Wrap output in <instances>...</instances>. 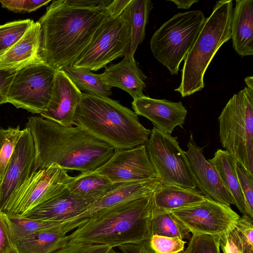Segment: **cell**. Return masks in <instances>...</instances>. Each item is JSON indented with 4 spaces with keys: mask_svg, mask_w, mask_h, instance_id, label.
I'll list each match as a JSON object with an SVG mask.
<instances>
[{
    "mask_svg": "<svg viewBox=\"0 0 253 253\" xmlns=\"http://www.w3.org/2000/svg\"><path fill=\"white\" fill-rule=\"evenodd\" d=\"M130 43V30L127 21L121 15L109 16L71 66L98 70L124 55Z\"/></svg>",
    "mask_w": 253,
    "mask_h": 253,
    "instance_id": "cell-10",
    "label": "cell"
},
{
    "mask_svg": "<svg viewBox=\"0 0 253 253\" xmlns=\"http://www.w3.org/2000/svg\"><path fill=\"white\" fill-rule=\"evenodd\" d=\"M73 125L118 150L146 145L151 131L140 123L134 112L119 102L85 93H82Z\"/></svg>",
    "mask_w": 253,
    "mask_h": 253,
    "instance_id": "cell-4",
    "label": "cell"
},
{
    "mask_svg": "<svg viewBox=\"0 0 253 253\" xmlns=\"http://www.w3.org/2000/svg\"><path fill=\"white\" fill-rule=\"evenodd\" d=\"M50 1V0H0L3 7L15 12L34 11Z\"/></svg>",
    "mask_w": 253,
    "mask_h": 253,
    "instance_id": "cell-38",
    "label": "cell"
},
{
    "mask_svg": "<svg viewBox=\"0 0 253 253\" xmlns=\"http://www.w3.org/2000/svg\"><path fill=\"white\" fill-rule=\"evenodd\" d=\"M60 227L36 232L18 240L14 244L19 253H52L68 241Z\"/></svg>",
    "mask_w": 253,
    "mask_h": 253,
    "instance_id": "cell-27",
    "label": "cell"
},
{
    "mask_svg": "<svg viewBox=\"0 0 253 253\" xmlns=\"http://www.w3.org/2000/svg\"><path fill=\"white\" fill-rule=\"evenodd\" d=\"M219 236L220 247L223 253H244L233 224L227 231Z\"/></svg>",
    "mask_w": 253,
    "mask_h": 253,
    "instance_id": "cell-39",
    "label": "cell"
},
{
    "mask_svg": "<svg viewBox=\"0 0 253 253\" xmlns=\"http://www.w3.org/2000/svg\"><path fill=\"white\" fill-rule=\"evenodd\" d=\"M218 121L222 147L253 174V90L245 87L234 94Z\"/></svg>",
    "mask_w": 253,
    "mask_h": 253,
    "instance_id": "cell-6",
    "label": "cell"
},
{
    "mask_svg": "<svg viewBox=\"0 0 253 253\" xmlns=\"http://www.w3.org/2000/svg\"><path fill=\"white\" fill-rule=\"evenodd\" d=\"M235 51L244 57L253 54V0H236L231 24Z\"/></svg>",
    "mask_w": 253,
    "mask_h": 253,
    "instance_id": "cell-22",
    "label": "cell"
},
{
    "mask_svg": "<svg viewBox=\"0 0 253 253\" xmlns=\"http://www.w3.org/2000/svg\"><path fill=\"white\" fill-rule=\"evenodd\" d=\"M36 151V171L52 164L81 172L103 165L117 149L76 126H65L40 116L28 118Z\"/></svg>",
    "mask_w": 253,
    "mask_h": 253,
    "instance_id": "cell-1",
    "label": "cell"
},
{
    "mask_svg": "<svg viewBox=\"0 0 253 253\" xmlns=\"http://www.w3.org/2000/svg\"><path fill=\"white\" fill-rule=\"evenodd\" d=\"M233 10L232 0L217 1L206 18L192 47L184 60L179 86L174 89L182 97L205 87L204 77L219 48L231 39Z\"/></svg>",
    "mask_w": 253,
    "mask_h": 253,
    "instance_id": "cell-5",
    "label": "cell"
},
{
    "mask_svg": "<svg viewBox=\"0 0 253 253\" xmlns=\"http://www.w3.org/2000/svg\"><path fill=\"white\" fill-rule=\"evenodd\" d=\"M69 5L91 8L106 9L113 0H65Z\"/></svg>",
    "mask_w": 253,
    "mask_h": 253,
    "instance_id": "cell-41",
    "label": "cell"
},
{
    "mask_svg": "<svg viewBox=\"0 0 253 253\" xmlns=\"http://www.w3.org/2000/svg\"><path fill=\"white\" fill-rule=\"evenodd\" d=\"M169 212L192 234L219 235L240 217L230 207L208 198L196 205Z\"/></svg>",
    "mask_w": 253,
    "mask_h": 253,
    "instance_id": "cell-12",
    "label": "cell"
},
{
    "mask_svg": "<svg viewBox=\"0 0 253 253\" xmlns=\"http://www.w3.org/2000/svg\"><path fill=\"white\" fill-rule=\"evenodd\" d=\"M218 172L222 182L230 194L234 205L243 214H247L244 197L237 177L236 159L227 150L218 149L208 160Z\"/></svg>",
    "mask_w": 253,
    "mask_h": 253,
    "instance_id": "cell-24",
    "label": "cell"
},
{
    "mask_svg": "<svg viewBox=\"0 0 253 253\" xmlns=\"http://www.w3.org/2000/svg\"><path fill=\"white\" fill-rule=\"evenodd\" d=\"M3 214L14 246L18 240L29 235L42 230L59 228L61 225V223Z\"/></svg>",
    "mask_w": 253,
    "mask_h": 253,
    "instance_id": "cell-29",
    "label": "cell"
},
{
    "mask_svg": "<svg viewBox=\"0 0 253 253\" xmlns=\"http://www.w3.org/2000/svg\"><path fill=\"white\" fill-rule=\"evenodd\" d=\"M199 10L176 14L155 31L150 40L154 57L177 75L179 65L194 44L206 20Z\"/></svg>",
    "mask_w": 253,
    "mask_h": 253,
    "instance_id": "cell-7",
    "label": "cell"
},
{
    "mask_svg": "<svg viewBox=\"0 0 253 253\" xmlns=\"http://www.w3.org/2000/svg\"><path fill=\"white\" fill-rule=\"evenodd\" d=\"M57 70L44 61L17 71L5 97V103L33 114L44 112L51 98Z\"/></svg>",
    "mask_w": 253,
    "mask_h": 253,
    "instance_id": "cell-8",
    "label": "cell"
},
{
    "mask_svg": "<svg viewBox=\"0 0 253 253\" xmlns=\"http://www.w3.org/2000/svg\"><path fill=\"white\" fill-rule=\"evenodd\" d=\"M13 246L3 214L0 212V253H8Z\"/></svg>",
    "mask_w": 253,
    "mask_h": 253,
    "instance_id": "cell-40",
    "label": "cell"
},
{
    "mask_svg": "<svg viewBox=\"0 0 253 253\" xmlns=\"http://www.w3.org/2000/svg\"><path fill=\"white\" fill-rule=\"evenodd\" d=\"M189 230L171 213L165 212L153 215L151 220L150 236L156 234L169 237L190 240Z\"/></svg>",
    "mask_w": 253,
    "mask_h": 253,
    "instance_id": "cell-30",
    "label": "cell"
},
{
    "mask_svg": "<svg viewBox=\"0 0 253 253\" xmlns=\"http://www.w3.org/2000/svg\"><path fill=\"white\" fill-rule=\"evenodd\" d=\"M124 59L116 64L105 68L101 74L105 82L110 87H117L127 92L135 99L144 96L143 90L145 87L147 79L138 67L134 58L127 49Z\"/></svg>",
    "mask_w": 253,
    "mask_h": 253,
    "instance_id": "cell-20",
    "label": "cell"
},
{
    "mask_svg": "<svg viewBox=\"0 0 253 253\" xmlns=\"http://www.w3.org/2000/svg\"><path fill=\"white\" fill-rule=\"evenodd\" d=\"M122 183H113L95 170L81 172L67 185L73 195L83 198L99 199Z\"/></svg>",
    "mask_w": 253,
    "mask_h": 253,
    "instance_id": "cell-26",
    "label": "cell"
},
{
    "mask_svg": "<svg viewBox=\"0 0 253 253\" xmlns=\"http://www.w3.org/2000/svg\"><path fill=\"white\" fill-rule=\"evenodd\" d=\"M153 193L100 211L66 235L68 241L112 248L139 244L150 237Z\"/></svg>",
    "mask_w": 253,
    "mask_h": 253,
    "instance_id": "cell-3",
    "label": "cell"
},
{
    "mask_svg": "<svg viewBox=\"0 0 253 253\" xmlns=\"http://www.w3.org/2000/svg\"><path fill=\"white\" fill-rule=\"evenodd\" d=\"M168 1H170L174 2L177 6L178 9H189L192 4L198 2L197 0H169Z\"/></svg>",
    "mask_w": 253,
    "mask_h": 253,
    "instance_id": "cell-44",
    "label": "cell"
},
{
    "mask_svg": "<svg viewBox=\"0 0 253 253\" xmlns=\"http://www.w3.org/2000/svg\"><path fill=\"white\" fill-rule=\"evenodd\" d=\"M187 248L182 253H220L218 235L193 234Z\"/></svg>",
    "mask_w": 253,
    "mask_h": 253,
    "instance_id": "cell-34",
    "label": "cell"
},
{
    "mask_svg": "<svg viewBox=\"0 0 253 253\" xmlns=\"http://www.w3.org/2000/svg\"><path fill=\"white\" fill-rule=\"evenodd\" d=\"M8 253H19L17 249L15 246H13L12 249Z\"/></svg>",
    "mask_w": 253,
    "mask_h": 253,
    "instance_id": "cell-46",
    "label": "cell"
},
{
    "mask_svg": "<svg viewBox=\"0 0 253 253\" xmlns=\"http://www.w3.org/2000/svg\"><path fill=\"white\" fill-rule=\"evenodd\" d=\"M96 200L73 195L66 187L60 194L37 205L19 217L62 223L82 213Z\"/></svg>",
    "mask_w": 253,
    "mask_h": 253,
    "instance_id": "cell-19",
    "label": "cell"
},
{
    "mask_svg": "<svg viewBox=\"0 0 253 253\" xmlns=\"http://www.w3.org/2000/svg\"><path fill=\"white\" fill-rule=\"evenodd\" d=\"M113 183H124L157 178L148 158L146 145L117 149L103 165L95 170Z\"/></svg>",
    "mask_w": 253,
    "mask_h": 253,
    "instance_id": "cell-14",
    "label": "cell"
},
{
    "mask_svg": "<svg viewBox=\"0 0 253 253\" xmlns=\"http://www.w3.org/2000/svg\"><path fill=\"white\" fill-rule=\"evenodd\" d=\"M75 85L85 93L103 97L112 95L110 87L101 74L92 73L84 68L68 66L62 69Z\"/></svg>",
    "mask_w": 253,
    "mask_h": 253,
    "instance_id": "cell-28",
    "label": "cell"
},
{
    "mask_svg": "<svg viewBox=\"0 0 253 253\" xmlns=\"http://www.w3.org/2000/svg\"><path fill=\"white\" fill-rule=\"evenodd\" d=\"M82 93L63 70H57L51 98L46 110L40 115L65 126H73Z\"/></svg>",
    "mask_w": 253,
    "mask_h": 253,
    "instance_id": "cell-17",
    "label": "cell"
},
{
    "mask_svg": "<svg viewBox=\"0 0 253 253\" xmlns=\"http://www.w3.org/2000/svg\"><path fill=\"white\" fill-rule=\"evenodd\" d=\"M135 113L150 120L154 127L171 134L175 127L185 123L187 111L181 101L172 102L143 96L131 103Z\"/></svg>",
    "mask_w": 253,
    "mask_h": 253,
    "instance_id": "cell-18",
    "label": "cell"
},
{
    "mask_svg": "<svg viewBox=\"0 0 253 253\" xmlns=\"http://www.w3.org/2000/svg\"><path fill=\"white\" fill-rule=\"evenodd\" d=\"M109 16L106 9L53 0L37 21L41 26L40 57L56 70L72 66Z\"/></svg>",
    "mask_w": 253,
    "mask_h": 253,
    "instance_id": "cell-2",
    "label": "cell"
},
{
    "mask_svg": "<svg viewBox=\"0 0 253 253\" xmlns=\"http://www.w3.org/2000/svg\"><path fill=\"white\" fill-rule=\"evenodd\" d=\"M153 7L150 0H129L120 15L127 21L130 27V43L127 50L132 55L145 38L146 26Z\"/></svg>",
    "mask_w": 253,
    "mask_h": 253,
    "instance_id": "cell-25",
    "label": "cell"
},
{
    "mask_svg": "<svg viewBox=\"0 0 253 253\" xmlns=\"http://www.w3.org/2000/svg\"><path fill=\"white\" fill-rule=\"evenodd\" d=\"M146 147L157 178L162 184L196 189L194 177L184 151L179 145L177 137L154 127Z\"/></svg>",
    "mask_w": 253,
    "mask_h": 253,
    "instance_id": "cell-9",
    "label": "cell"
},
{
    "mask_svg": "<svg viewBox=\"0 0 253 253\" xmlns=\"http://www.w3.org/2000/svg\"><path fill=\"white\" fill-rule=\"evenodd\" d=\"M206 198L198 189L162 184L153 194V215L189 207Z\"/></svg>",
    "mask_w": 253,
    "mask_h": 253,
    "instance_id": "cell-23",
    "label": "cell"
},
{
    "mask_svg": "<svg viewBox=\"0 0 253 253\" xmlns=\"http://www.w3.org/2000/svg\"><path fill=\"white\" fill-rule=\"evenodd\" d=\"M34 22L26 19L0 25V56L21 39Z\"/></svg>",
    "mask_w": 253,
    "mask_h": 253,
    "instance_id": "cell-31",
    "label": "cell"
},
{
    "mask_svg": "<svg viewBox=\"0 0 253 253\" xmlns=\"http://www.w3.org/2000/svg\"><path fill=\"white\" fill-rule=\"evenodd\" d=\"M113 250V248L106 245L68 241L52 253H110Z\"/></svg>",
    "mask_w": 253,
    "mask_h": 253,
    "instance_id": "cell-37",
    "label": "cell"
},
{
    "mask_svg": "<svg viewBox=\"0 0 253 253\" xmlns=\"http://www.w3.org/2000/svg\"><path fill=\"white\" fill-rule=\"evenodd\" d=\"M16 72L0 70V105L5 103L6 95Z\"/></svg>",
    "mask_w": 253,
    "mask_h": 253,
    "instance_id": "cell-42",
    "label": "cell"
},
{
    "mask_svg": "<svg viewBox=\"0 0 253 253\" xmlns=\"http://www.w3.org/2000/svg\"><path fill=\"white\" fill-rule=\"evenodd\" d=\"M24 130H21L19 126L0 128V179Z\"/></svg>",
    "mask_w": 253,
    "mask_h": 253,
    "instance_id": "cell-32",
    "label": "cell"
},
{
    "mask_svg": "<svg viewBox=\"0 0 253 253\" xmlns=\"http://www.w3.org/2000/svg\"><path fill=\"white\" fill-rule=\"evenodd\" d=\"M184 151L198 190L207 198L230 207L232 199L213 166L205 157L203 148L194 141L192 133Z\"/></svg>",
    "mask_w": 253,
    "mask_h": 253,
    "instance_id": "cell-16",
    "label": "cell"
},
{
    "mask_svg": "<svg viewBox=\"0 0 253 253\" xmlns=\"http://www.w3.org/2000/svg\"><path fill=\"white\" fill-rule=\"evenodd\" d=\"M55 164L35 172L13 194L3 214L21 216L37 205L62 192L73 179Z\"/></svg>",
    "mask_w": 253,
    "mask_h": 253,
    "instance_id": "cell-11",
    "label": "cell"
},
{
    "mask_svg": "<svg viewBox=\"0 0 253 253\" xmlns=\"http://www.w3.org/2000/svg\"><path fill=\"white\" fill-rule=\"evenodd\" d=\"M158 178L122 183L89 206L78 216L61 223L64 235L72 232L97 212L124 202L141 198L153 193L161 185Z\"/></svg>",
    "mask_w": 253,
    "mask_h": 253,
    "instance_id": "cell-15",
    "label": "cell"
},
{
    "mask_svg": "<svg viewBox=\"0 0 253 253\" xmlns=\"http://www.w3.org/2000/svg\"><path fill=\"white\" fill-rule=\"evenodd\" d=\"M233 225L244 253H253V218L243 214L234 222Z\"/></svg>",
    "mask_w": 253,
    "mask_h": 253,
    "instance_id": "cell-36",
    "label": "cell"
},
{
    "mask_svg": "<svg viewBox=\"0 0 253 253\" xmlns=\"http://www.w3.org/2000/svg\"><path fill=\"white\" fill-rule=\"evenodd\" d=\"M244 81L247 85V87L253 90V77L252 76L247 77L245 78Z\"/></svg>",
    "mask_w": 253,
    "mask_h": 253,
    "instance_id": "cell-45",
    "label": "cell"
},
{
    "mask_svg": "<svg viewBox=\"0 0 253 253\" xmlns=\"http://www.w3.org/2000/svg\"><path fill=\"white\" fill-rule=\"evenodd\" d=\"M110 253H120L116 252V251L114 250V249H113Z\"/></svg>",
    "mask_w": 253,
    "mask_h": 253,
    "instance_id": "cell-47",
    "label": "cell"
},
{
    "mask_svg": "<svg viewBox=\"0 0 253 253\" xmlns=\"http://www.w3.org/2000/svg\"><path fill=\"white\" fill-rule=\"evenodd\" d=\"M41 26L34 22L24 36L0 56V70L17 71L36 62L43 61L39 54Z\"/></svg>",
    "mask_w": 253,
    "mask_h": 253,
    "instance_id": "cell-21",
    "label": "cell"
},
{
    "mask_svg": "<svg viewBox=\"0 0 253 253\" xmlns=\"http://www.w3.org/2000/svg\"><path fill=\"white\" fill-rule=\"evenodd\" d=\"M0 179V212L13 194L35 172L36 151L32 135L25 127Z\"/></svg>",
    "mask_w": 253,
    "mask_h": 253,
    "instance_id": "cell-13",
    "label": "cell"
},
{
    "mask_svg": "<svg viewBox=\"0 0 253 253\" xmlns=\"http://www.w3.org/2000/svg\"><path fill=\"white\" fill-rule=\"evenodd\" d=\"M236 169L239 185L245 204L246 214L253 217V174H252L237 161Z\"/></svg>",
    "mask_w": 253,
    "mask_h": 253,
    "instance_id": "cell-35",
    "label": "cell"
},
{
    "mask_svg": "<svg viewBox=\"0 0 253 253\" xmlns=\"http://www.w3.org/2000/svg\"><path fill=\"white\" fill-rule=\"evenodd\" d=\"M152 253H181L184 251L186 243L177 237H169L156 234L150 236L145 241Z\"/></svg>",
    "mask_w": 253,
    "mask_h": 253,
    "instance_id": "cell-33",
    "label": "cell"
},
{
    "mask_svg": "<svg viewBox=\"0 0 253 253\" xmlns=\"http://www.w3.org/2000/svg\"><path fill=\"white\" fill-rule=\"evenodd\" d=\"M145 243V241L139 244H129L120 246L118 248L122 253H152Z\"/></svg>",
    "mask_w": 253,
    "mask_h": 253,
    "instance_id": "cell-43",
    "label": "cell"
}]
</instances>
